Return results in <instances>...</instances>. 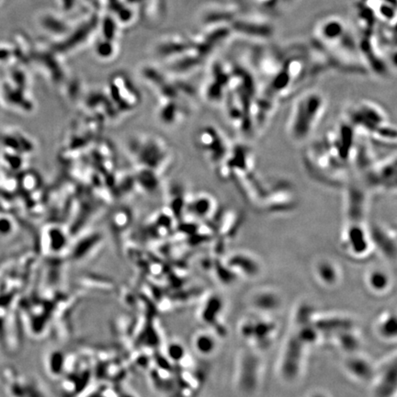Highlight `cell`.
Here are the masks:
<instances>
[{
	"mask_svg": "<svg viewBox=\"0 0 397 397\" xmlns=\"http://www.w3.org/2000/svg\"><path fill=\"white\" fill-rule=\"evenodd\" d=\"M366 284L374 293L381 294L389 290L391 278L388 273L381 268H373L367 273Z\"/></svg>",
	"mask_w": 397,
	"mask_h": 397,
	"instance_id": "cell-19",
	"label": "cell"
},
{
	"mask_svg": "<svg viewBox=\"0 0 397 397\" xmlns=\"http://www.w3.org/2000/svg\"><path fill=\"white\" fill-rule=\"evenodd\" d=\"M310 397H328L326 396V394H324V393H322V392H314V393H312L311 394V396Z\"/></svg>",
	"mask_w": 397,
	"mask_h": 397,
	"instance_id": "cell-24",
	"label": "cell"
},
{
	"mask_svg": "<svg viewBox=\"0 0 397 397\" xmlns=\"http://www.w3.org/2000/svg\"><path fill=\"white\" fill-rule=\"evenodd\" d=\"M196 142L208 160L214 164L216 173L219 175L231 155L233 144L229 139L215 127L206 126L198 132Z\"/></svg>",
	"mask_w": 397,
	"mask_h": 397,
	"instance_id": "cell-5",
	"label": "cell"
},
{
	"mask_svg": "<svg viewBox=\"0 0 397 397\" xmlns=\"http://www.w3.org/2000/svg\"><path fill=\"white\" fill-rule=\"evenodd\" d=\"M314 275L320 284L333 288L338 284L341 271L336 262L329 259H321L314 265Z\"/></svg>",
	"mask_w": 397,
	"mask_h": 397,
	"instance_id": "cell-16",
	"label": "cell"
},
{
	"mask_svg": "<svg viewBox=\"0 0 397 397\" xmlns=\"http://www.w3.org/2000/svg\"><path fill=\"white\" fill-rule=\"evenodd\" d=\"M373 385L374 397H394L397 392V357L393 356L376 367Z\"/></svg>",
	"mask_w": 397,
	"mask_h": 397,
	"instance_id": "cell-11",
	"label": "cell"
},
{
	"mask_svg": "<svg viewBox=\"0 0 397 397\" xmlns=\"http://www.w3.org/2000/svg\"><path fill=\"white\" fill-rule=\"evenodd\" d=\"M327 110V99L316 89L303 91L292 102L286 122V133L291 142L308 141L320 126Z\"/></svg>",
	"mask_w": 397,
	"mask_h": 397,
	"instance_id": "cell-2",
	"label": "cell"
},
{
	"mask_svg": "<svg viewBox=\"0 0 397 397\" xmlns=\"http://www.w3.org/2000/svg\"><path fill=\"white\" fill-rule=\"evenodd\" d=\"M215 203L211 196L207 194L196 196L191 199L189 203V209L191 214L198 217H207L214 213Z\"/></svg>",
	"mask_w": 397,
	"mask_h": 397,
	"instance_id": "cell-20",
	"label": "cell"
},
{
	"mask_svg": "<svg viewBox=\"0 0 397 397\" xmlns=\"http://www.w3.org/2000/svg\"><path fill=\"white\" fill-rule=\"evenodd\" d=\"M370 235L374 249H377L388 261H396L397 257V233L390 226L374 223L369 225Z\"/></svg>",
	"mask_w": 397,
	"mask_h": 397,
	"instance_id": "cell-12",
	"label": "cell"
},
{
	"mask_svg": "<svg viewBox=\"0 0 397 397\" xmlns=\"http://www.w3.org/2000/svg\"><path fill=\"white\" fill-rule=\"evenodd\" d=\"M304 161L308 171L318 180L330 185L346 182L349 168L333 157L322 138L308 144Z\"/></svg>",
	"mask_w": 397,
	"mask_h": 397,
	"instance_id": "cell-3",
	"label": "cell"
},
{
	"mask_svg": "<svg viewBox=\"0 0 397 397\" xmlns=\"http://www.w3.org/2000/svg\"><path fill=\"white\" fill-rule=\"evenodd\" d=\"M194 348L202 355H211L216 350L217 342L211 333H199L194 338Z\"/></svg>",
	"mask_w": 397,
	"mask_h": 397,
	"instance_id": "cell-21",
	"label": "cell"
},
{
	"mask_svg": "<svg viewBox=\"0 0 397 397\" xmlns=\"http://www.w3.org/2000/svg\"><path fill=\"white\" fill-rule=\"evenodd\" d=\"M367 189L393 191L397 190V154H387L376 161L373 166L362 173Z\"/></svg>",
	"mask_w": 397,
	"mask_h": 397,
	"instance_id": "cell-7",
	"label": "cell"
},
{
	"mask_svg": "<svg viewBox=\"0 0 397 397\" xmlns=\"http://www.w3.org/2000/svg\"><path fill=\"white\" fill-rule=\"evenodd\" d=\"M49 237L51 242L50 247L52 249V251L60 252L63 247L65 246L66 242L65 234L60 228L58 229L57 227H52V230L49 232Z\"/></svg>",
	"mask_w": 397,
	"mask_h": 397,
	"instance_id": "cell-23",
	"label": "cell"
},
{
	"mask_svg": "<svg viewBox=\"0 0 397 397\" xmlns=\"http://www.w3.org/2000/svg\"><path fill=\"white\" fill-rule=\"evenodd\" d=\"M227 267L232 271L240 273L245 277L254 278L261 273V267L255 257L245 252L232 254L227 261Z\"/></svg>",
	"mask_w": 397,
	"mask_h": 397,
	"instance_id": "cell-14",
	"label": "cell"
},
{
	"mask_svg": "<svg viewBox=\"0 0 397 397\" xmlns=\"http://www.w3.org/2000/svg\"><path fill=\"white\" fill-rule=\"evenodd\" d=\"M223 310V301L219 297L214 296L208 301L207 304H205L204 311L202 314V317L208 323H211L213 319L216 320L218 314H222Z\"/></svg>",
	"mask_w": 397,
	"mask_h": 397,
	"instance_id": "cell-22",
	"label": "cell"
},
{
	"mask_svg": "<svg viewBox=\"0 0 397 397\" xmlns=\"http://www.w3.org/2000/svg\"><path fill=\"white\" fill-rule=\"evenodd\" d=\"M376 332L380 338L385 340H395L397 338V315L393 312H385L380 315L375 325Z\"/></svg>",
	"mask_w": 397,
	"mask_h": 397,
	"instance_id": "cell-18",
	"label": "cell"
},
{
	"mask_svg": "<svg viewBox=\"0 0 397 397\" xmlns=\"http://www.w3.org/2000/svg\"><path fill=\"white\" fill-rule=\"evenodd\" d=\"M277 330L276 324L265 317L248 318L240 324L241 337L254 347V350H266L272 344Z\"/></svg>",
	"mask_w": 397,
	"mask_h": 397,
	"instance_id": "cell-9",
	"label": "cell"
},
{
	"mask_svg": "<svg viewBox=\"0 0 397 397\" xmlns=\"http://www.w3.org/2000/svg\"><path fill=\"white\" fill-rule=\"evenodd\" d=\"M343 367L346 374L361 383H371L376 372L374 363L359 352L349 354L344 361Z\"/></svg>",
	"mask_w": 397,
	"mask_h": 397,
	"instance_id": "cell-13",
	"label": "cell"
},
{
	"mask_svg": "<svg viewBox=\"0 0 397 397\" xmlns=\"http://www.w3.org/2000/svg\"><path fill=\"white\" fill-rule=\"evenodd\" d=\"M345 120L359 136L385 148L397 145V129L388 113L378 103L369 100L354 102L347 111Z\"/></svg>",
	"mask_w": 397,
	"mask_h": 397,
	"instance_id": "cell-1",
	"label": "cell"
},
{
	"mask_svg": "<svg viewBox=\"0 0 397 397\" xmlns=\"http://www.w3.org/2000/svg\"><path fill=\"white\" fill-rule=\"evenodd\" d=\"M340 246L346 254L353 259H363L370 255L374 245L367 222L345 221Z\"/></svg>",
	"mask_w": 397,
	"mask_h": 397,
	"instance_id": "cell-6",
	"label": "cell"
},
{
	"mask_svg": "<svg viewBox=\"0 0 397 397\" xmlns=\"http://www.w3.org/2000/svg\"><path fill=\"white\" fill-rule=\"evenodd\" d=\"M262 362L258 351L245 350L238 356L236 384L238 391L244 395H253L261 382Z\"/></svg>",
	"mask_w": 397,
	"mask_h": 397,
	"instance_id": "cell-8",
	"label": "cell"
},
{
	"mask_svg": "<svg viewBox=\"0 0 397 397\" xmlns=\"http://www.w3.org/2000/svg\"><path fill=\"white\" fill-rule=\"evenodd\" d=\"M369 197L367 190L357 184H349L344 192L345 221L367 222Z\"/></svg>",
	"mask_w": 397,
	"mask_h": 397,
	"instance_id": "cell-10",
	"label": "cell"
},
{
	"mask_svg": "<svg viewBox=\"0 0 397 397\" xmlns=\"http://www.w3.org/2000/svg\"><path fill=\"white\" fill-rule=\"evenodd\" d=\"M251 305L261 314H269L278 311L282 300L279 293L270 289L258 290L251 297Z\"/></svg>",
	"mask_w": 397,
	"mask_h": 397,
	"instance_id": "cell-15",
	"label": "cell"
},
{
	"mask_svg": "<svg viewBox=\"0 0 397 397\" xmlns=\"http://www.w3.org/2000/svg\"><path fill=\"white\" fill-rule=\"evenodd\" d=\"M335 342L347 354L359 352L362 346V339L356 332L355 326L344 329L332 337Z\"/></svg>",
	"mask_w": 397,
	"mask_h": 397,
	"instance_id": "cell-17",
	"label": "cell"
},
{
	"mask_svg": "<svg viewBox=\"0 0 397 397\" xmlns=\"http://www.w3.org/2000/svg\"><path fill=\"white\" fill-rule=\"evenodd\" d=\"M309 348L311 346L292 327L290 335L285 340L279 359V374L282 379L291 383L299 378Z\"/></svg>",
	"mask_w": 397,
	"mask_h": 397,
	"instance_id": "cell-4",
	"label": "cell"
}]
</instances>
